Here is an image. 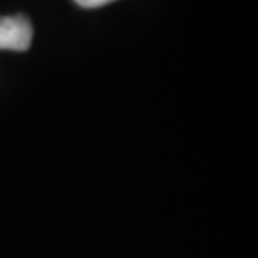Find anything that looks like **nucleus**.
Segmentation results:
<instances>
[{
  "mask_svg": "<svg viewBox=\"0 0 258 258\" xmlns=\"http://www.w3.org/2000/svg\"><path fill=\"white\" fill-rule=\"evenodd\" d=\"M33 42V25L25 14L0 16V50L25 52Z\"/></svg>",
  "mask_w": 258,
  "mask_h": 258,
  "instance_id": "nucleus-1",
  "label": "nucleus"
},
{
  "mask_svg": "<svg viewBox=\"0 0 258 258\" xmlns=\"http://www.w3.org/2000/svg\"><path fill=\"white\" fill-rule=\"evenodd\" d=\"M79 6L83 8H100V6H105V4H111L115 0H75Z\"/></svg>",
  "mask_w": 258,
  "mask_h": 258,
  "instance_id": "nucleus-2",
  "label": "nucleus"
}]
</instances>
